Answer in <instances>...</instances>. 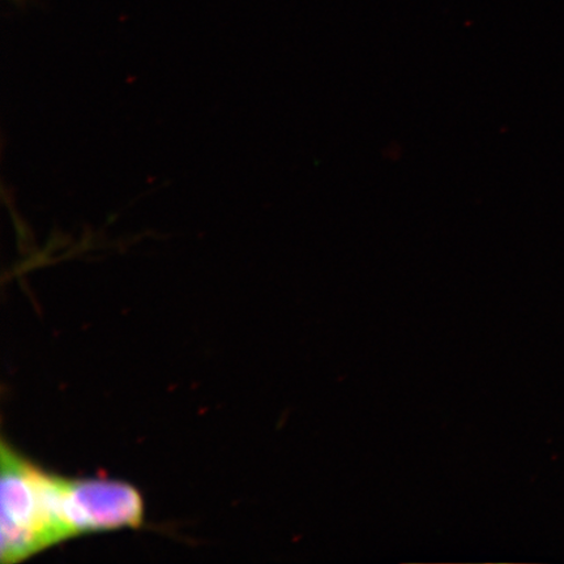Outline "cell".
<instances>
[{
	"instance_id": "obj_1",
	"label": "cell",
	"mask_w": 564,
	"mask_h": 564,
	"mask_svg": "<svg viewBox=\"0 0 564 564\" xmlns=\"http://www.w3.org/2000/svg\"><path fill=\"white\" fill-rule=\"evenodd\" d=\"M61 477L35 467L2 443L0 554L3 564L23 562L69 540L63 523Z\"/></svg>"
},
{
	"instance_id": "obj_2",
	"label": "cell",
	"mask_w": 564,
	"mask_h": 564,
	"mask_svg": "<svg viewBox=\"0 0 564 564\" xmlns=\"http://www.w3.org/2000/svg\"><path fill=\"white\" fill-rule=\"evenodd\" d=\"M59 490L62 517L69 539L143 524V498L129 484L61 477Z\"/></svg>"
}]
</instances>
